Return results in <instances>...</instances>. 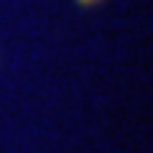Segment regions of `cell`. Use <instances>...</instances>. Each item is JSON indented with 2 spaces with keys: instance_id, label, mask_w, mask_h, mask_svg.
Returning a JSON list of instances; mask_svg holds the SVG:
<instances>
[{
  "instance_id": "cell-1",
  "label": "cell",
  "mask_w": 153,
  "mask_h": 153,
  "mask_svg": "<svg viewBox=\"0 0 153 153\" xmlns=\"http://www.w3.org/2000/svg\"><path fill=\"white\" fill-rule=\"evenodd\" d=\"M76 3H79L82 8H92V5H97L100 0H76Z\"/></svg>"
}]
</instances>
